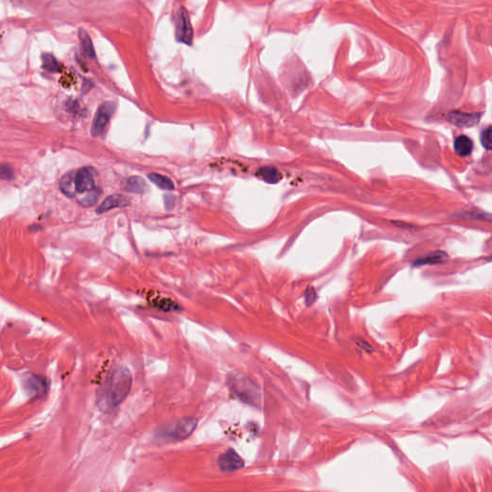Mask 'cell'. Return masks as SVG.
<instances>
[{
  "label": "cell",
  "mask_w": 492,
  "mask_h": 492,
  "mask_svg": "<svg viewBox=\"0 0 492 492\" xmlns=\"http://www.w3.org/2000/svg\"><path fill=\"white\" fill-rule=\"evenodd\" d=\"M133 384V377L125 366H118L107 375L97 391V405L103 412H111L127 397Z\"/></svg>",
  "instance_id": "cell-1"
},
{
  "label": "cell",
  "mask_w": 492,
  "mask_h": 492,
  "mask_svg": "<svg viewBox=\"0 0 492 492\" xmlns=\"http://www.w3.org/2000/svg\"><path fill=\"white\" fill-rule=\"evenodd\" d=\"M197 426L194 417H183L165 425L157 433L158 440L163 442H175L187 439Z\"/></svg>",
  "instance_id": "cell-2"
},
{
  "label": "cell",
  "mask_w": 492,
  "mask_h": 492,
  "mask_svg": "<svg viewBox=\"0 0 492 492\" xmlns=\"http://www.w3.org/2000/svg\"><path fill=\"white\" fill-rule=\"evenodd\" d=\"M228 384L230 390L241 401L248 404H254V401H257L258 391L254 384L248 378L234 373L233 376H229Z\"/></svg>",
  "instance_id": "cell-3"
},
{
  "label": "cell",
  "mask_w": 492,
  "mask_h": 492,
  "mask_svg": "<svg viewBox=\"0 0 492 492\" xmlns=\"http://www.w3.org/2000/svg\"><path fill=\"white\" fill-rule=\"evenodd\" d=\"M116 106L113 102H103L94 115L91 133L94 136H100L105 132L115 113Z\"/></svg>",
  "instance_id": "cell-4"
},
{
  "label": "cell",
  "mask_w": 492,
  "mask_h": 492,
  "mask_svg": "<svg viewBox=\"0 0 492 492\" xmlns=\"http://www.w3.org/2000/svg\"><path fill=\"white\" fill-rule=\"evenodd\" d=\"M175 37L179 43L192 45L194 41V29L190 22L189 15L185 7H180L176 18Z\"/></svg>",
  "instance_id": "cell-5"
},
{
  "label": "cell",
  "mask_w": 492,
  "mask_h": 492,
  "mask_svg": "<svg viewBox=\"0 0 492 492\" xmlns=\"http://www.w3.org/2000/svg\"><path fill=\"white\" fill-rule=\"evenodd\" d=\"M96 171L94 168L84 167L75 170L74 184L77 194H87L95 188Z\"/></svg>",
  "instance_id": "cell-6"
},
{
  "label": "cell",
  "mask_w": 492,
  "mask_h": 492,
  "mask_svg": "<svg viewBox=\"0 0 492 492\" xmlns=\"http://www.w3.org/2000/svg\"><path fill=\"white\" fill-rule=\"evenodd\" d=\"M217 464L222 472L230 473L244 467V460L235 450L228 449L218 457Z\"/></svg>",
  "instance_id": "cell-7"
},
{
  "label": "cell",
  "mask_w": 492,
  "mask_h": 492,
  "mask_svg": "<svg viewBox=\"0 0 492 492\" xmlns=\"http://www.w3.org/2000/svg\"><path fill=\"white\" fill-rule=\"evenodd\" d=\"M25 390L31 396L42 397L47 393L48 384L47 380L41 376H31L27 378L24 382Z\"/></svg>",
  "instance_id": "cell-8"
},
{
  "label": "cell",
  "mask_w": 492,
  "mask_h": 492,
  "mask_svg": "<svg viewBox=\"0 0 492 492\" xmlns=\"http://www.w3.org/2000/svg\"><path fill=\"white\" fill-rule=\"evenodd\" d=\"M480 114L476 113H463V112H452L449 115V120L458 126H473L480 120Z\"/></svg>",
  "instance_id": "cell-9"
},
{
  "label": "cell",
  "mask_w": 492,
  "mask_h": 492,
  "mask_svg": "<svg viewBox=\"0 0 492 492\" xmlns=\"http://www.w3.org/2000/svg\"><path fill=\"white\" fill-rule=\"evenodd\" d=\"M121 187L127 193L136 195H143L148 190L147 183L145 182V179L140 176H131L124 179L121 183Z\"/></svg>",
  "instance_id": "cell-10"
},
{
  "label": "cell",
  "mask_w": 492,
  "mask_h": 492,
  "mask_svg": "<svg viewBox=\"0 0 492 492\" xmlns=\"http://www.w3.org/2000/svg\"><path fill=\"white\" fill-rule=\"evenodd\" d=\"M129 204H130V200L128 199L127 197L115 194V195L109 196L104 199V201L96 209V212L97 213H103V212H108L112 209H115V208H118V207H125V206H128Z\"/></svg>",
  "instance_id": "cell-11"
},
{
  "label": "cell",
  "mask_w": 492,
  "mask_h": 492,
  "mask_svg": "<svg viewBox=\"0 0 492 492\" xmlns=\"http://www.w3.org/2000/svg\"><path fill=\"white\" fill-rule=\"evenodd\" d=\"M74 174H75V170L69 171L60 180L61 192L68 197H75L76 196V189H75V184H74Z\"/></svg>",
  "instance_id": "cell-12"
},
{
  "label": "cell",
  "mask_w": 492,
  "mask_h": 492,
  "mask_svg": "<svg viewBox=\"0 0 492 492\" xmlns=\"http://www.w3.org/2000/svg\"><path fill=\"white\" fill-rule=\"evenodd\" d=\"M454 148H455V151L458 153L459 156L466 157L472 152L473 142L468 136L461 135L456 139L454 143Z\"/></svg>",
  "instance_id": "cell-13"
},
{
  "label": "cell",
  "mask_w": 492,
  "mask_h": 492,
  "mask_svg": "<svg viewBox=\"0 0 492 492\" xmlns=\"http://www.w3.org/2000/svg\"><path fill=\"white\" fill-rule=\"evenodd\" d=\"M257 175L260 176L264 182H266L268 184H277L282 178L280 171L277 169L273 168V167L261 168L260 170H258Z\"/></svg>",
  "instance_id": "cell-14"
},
{
  "label": "cell",
  "mask_w": 492,
  "mask_h": 492,
  "mask_svg": "<svg viewBox=\"0 0 492 492\" xmlns=\"http://www.w3.org/2000/svg\"><path fill=\"white\" fill-rule=\"evenodd\" d=\"M78 36H79L80 43L82 44V47H83V49L85 51L86 54L91 59H95L96 58V53H95V50H94V43L92 42V39H91L90 35L88 34V32L86 30H84V29H80L79 30V33H78Z\"/></svg>",
  "instance_id": "cell-15"
},
{
  "label": "cell",
  "mask_w": 492,
  "mask_h": 492,
  "mask_svg": "<svg viewBox=\"0 0 492 492\" xmlns=\"http://www.w3.org/2000/svg\"><path fill=\"white\" fill-rule=\"evenodd\" d=\"M148 178L154 185H156L157 187H160L163 190H172L175 187L173 181L165 175H161L158 173H150L148 175Z\"/></svg>",
  "instance_id": "cell-16"
},
{
  "label": "cell",
  "mask_w": 492,
  "mask_h": 492,
  "mask_svg": "<svg viewBox=\"0 0 492 492\" xmlns=\"http://www.w3.org/2000/svg\"><path fill=\"white\" fill-rule=\"evenodd\" d=\"M43 67L46 71L54 73L59 72L61 66L58 60L56 59L50 53H45L43 55Z\"/></svg>",
  "instance_id": "cell-17"
},
{
  "label": "cell",
  "mask_w": 492,
  "mask_h": 492,
  "mask_svg": "<svg viewBox=\"0 0 492 492\" xmlns=\"http://www.w3.org/2000/svg\"><path fill=\"white\" fill-rule=\"evenodd\" d=\"M101 194V190L99 187H95L94 189H92L91 192L87 193L85 196H82L81 198H79V203L81 204L82 206L84 207H92L94 206V204L97 202L98 198H99V196Z\"/></svg>",
  "instance_id": "cell-18"
},
{
  "label": "cell",
  "mask_w": 492,
  "mask_h": 492,
  "mask_svg": "<svg viewBox=\"0 0 492 492\" xmlns=\"http://www.w3.org/2000/svg\"><path fill=\"white\" fill-rule=\"evenodd\" d=\"M445 259H447L446 253L442 252V251H436V252H433V253L426 256L422 259H419L416 263H415V264H416V265L430 264V263L433 264V263H441L442 261H444Z\"/></svg>",
  "instance_id": "cell-19"
},
{
  "label": "cell",
  "mask_w": 492,
  "mask_h": 492,
  "mask_svg": "<svg viewBox=\"0 0 492 492\" xmlns=\"http://www.w3.org/2000/svg\"><path fill=\"white\" fill-rule=\"evenodd\" d=\"M14 176V170L9 165L0 163V180H12Z\"/></svg>",
  "instance_id": "cell-20"
},
{
  "label": "cell",
  "mask_w": 492,
  "mask_h": 492,
  "mask_svg": "<svg viewBox=\"0 0 492 492\" xmlns=\"http://www.w3.org/2000/svg\"><path fill=\"white\" fill-rule=\"evenodd\" d=\"M481 143L484 145V148L487 150L491 149V127L488 126L484 129L481 135Z\"/></svg>",
  "instance_id": "cell-21"
},
{
  "label": "cell",
  "mask_w": 492,
  "mask_h": 492,
  "mask_svg": "<svg viewBox=\"0 0 492 492\" xmlns=\"http://www.w3.org/2000/svg\"><path fill=\"white\" fill-rule=\"evenodd\" d=\"M316 298V293L314 291L313 288H310L307 290V293H306V301H307V305H312L314 302Z\"/></svg>",
  "instance_id": "cell-22"
}]
</instances>
